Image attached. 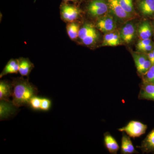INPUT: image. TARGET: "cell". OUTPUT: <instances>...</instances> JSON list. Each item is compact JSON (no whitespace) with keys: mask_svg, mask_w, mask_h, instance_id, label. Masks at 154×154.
Instances as JSON below:
<instances>
[{"mask_svg":"<svg viewBox=\"0 0 154 154\" xmlns=\"http://www.w3.org/2000/svg\"><path fill=\"white\" fill-rule=\"evenodd\" d=\"M152 52L153 54L154 57V48L152 50Z\"/></svg>","mask_w":154,"mask_h":154,"instance_id":"f546056e","label":"cell"},{"mask_svg":"<svg viewBox=\"0 0 154 154\" xmlns=\"http://www.w3.org/2000/svg\"><path fill=\"white\" fill-rule=\"evenodd\" d=\"M121 150V153L124 154H132L138 152L135 149L129 136L127 134H123L122 138Z\"/></svg>","mask_w":154,"mask_h":154,"instance_id":"9a60e30c","label":"cell"},{"mask_svg":"<svg viewBox=\"0 0 154 154\" xmlns=\"http://www.w3.org/2000/svg\"><path fill=\"white\" fill-rule=\"evenodd\" d=\"M81 11L75 6L67 3H63L60 6V15L66 22H73L80 17Z\"/></svg>","mask_w":154,"mask_h":154,"instance_id":"277c9868","label":"cell"},{"mask_svg":"<svg viewBox=\"0 0 154 154\" xmlns=\"http://www.w3.org/2000/svg\"><path fill=\"white\" fill-rule=\"evenodd\" d=\"M137 35L140 39H149L152 35V28L148 21H144L138 27Z\"/></svg>","mask_w":154,"mask_h":154,"instance_id":"2e32d148","label":"cell"},{"mask_svg":"<svg viewBox=\"0 0 154 154\" xmlns=\"http://www.w3.org/2000/svg\"><path fill=\"white\" fill-rule=\"evenodd\" d=\"M63 1H65V2H75L77 0H63Z\"/></svg>","mask_w":154,"mask_h":154,"instance_id":"f1b7e54d","label":"cell"},{"mask_svg":"<svg viewBox=\"0 0 154 154\" xmlns=\"http://www.w3.org/2000/svg\"><path fill=\"white\" fill-rule=\"evenodd\" d=\"M19 73L22 76L28 77L34 68L33 63L28 58L21 57L18 59Z\"/></svg>","mask_w":154,"mask_h":154,"instance_id":"4fadbf2b","label":"cell"},{"mask_svg":"<svg viewBox=\"0 0 154 154\" xmlns=\"http://www.w3.org/2000/svg\"><path fill=\"white\" fill-rule=\"evenodd\" d=\"M153 44L152 43H151V44L144 46V47L138 49L137 50L138 51H140V52H150V51H151L153 49Z\"/></svg>","mask_w":154,"mask_h":154,"instance_id":"83f0119b","label":"cell"},{"mask_svg":"<svg viewBox=\"0 0 154 154\" xmlns=\"http://www.w3.org/2000/svg\"><path fill=\"white\" fill-rule=\"evenodd\" d=\"M80 25L74 22H70L66 26L67 33L71 39L75 40L79 38Z\"/></svg>","mask_w":154,"mask_h":154,"instance_id":"d6986e66","label":"cell"},{"mask_svg":"<svg viewBox=\"0 0 154 154\" xmlns=\"http://www.w3.org/2000/svg\"><path fill=\"white\" fill-rule=\"evenodd\" d=\"M119 32L122 40L127 44L131 43L134 40L136 35L134 24L131 22L125 23L122 27Z\"/></svg>","mask_w":154,"mask_h":154,"instance_id":"52a82bcc","label":"cell"},{"mask_svg":"<svg viewBox=\"0 0 154 154\" xmlns=\"http://www.w3.org/2000/svg\"><path fill=\"white\" fill-rule=\"evenodd\" d=\"M99 39V34L96 28L82 39V43L87 46H91L96 44Z\"/></svg>","mask_w":154,"mask_h":154,"instance_id":"ffe728a7","label":"cell"},{"mask_svg":"<svg viewBox=\"0 0 154 154\" xmlns=\"http://www.w3.org/2000/svg\"><path fill=\"white\" fill-rule=\"evenodd\" d=\"M147 128V125L140 122L132 120L118 130L120 132L125 133L130 137L135 138L139 137L145 134Z\"/></svg>","mask_w":154,"mask_h":154,"instance_id":"7a4b0ae2","label":"cell"},{"mask_svg":"<svg viewBox=\"0 0 154 154\" xmlns=\"http://www.w3.org/2000/svg\"><path fill=\"white\" fill-rule=\"evenodd\" d=\"M109 10L108 1L106 0H91L87 6L88 14L93 17H102Z\"/></svg>","mask_w":154,"mask_h":154,"instance_id":"3957f363","label":"cell"},{"mask_svg":"<svg viewBox=\"0 0 154 154\" xmlns=\"http://www.w3.org/2000/svg\"><path fill=\"white\" fill-rule=\"evenodd\" d=\"M138 9L143 16H152L154 14V0H140Z\"/></svg>","mask_w":154,"mask_h":154,"instance_id":"7c38bea8","label":"cell"},{"mask_svg":"<svg viewBox=\"0 0 154 154\" xmlns=\"http://www.w3.org/2000/svg\"><path fill=\"white\" fill-rule=\"evenodd\" d=\"M13 87L12 102L17 107L29 106L33 97L37 96L38 91L36 87L22 77L14 79L12 82Z\"/></svg>","mask_w":154,"mask_h":154,"instance_id":"6da1fadb","label":"cell"},{"mask_svg":"<svg viewBox=\"0 0 154 154\" xmlns=\"http://www.w3.org/2000/svg\"><path fill=\"white\" fill-rule=\"evenodd\" d=\"M138 148L143 152L154 151V129L147 135Z\"/></svg>","mask_w":154,"mask_h":154,"instance_id":"ac0fdd59","label":"cell"},{"mask_svg":"<svg viewBox=\"0 0 154 154\" xmlns=\"http://www.w3.org/2000/svg\"><path fill=\"white\" fill-rule=\"evenodd\" d=\"M119 4L125 11L130 15H132L134 13L133 0H119Z\"/></svg>","mask_w":154,"mask_h":154,"instance_id":"7402d4cb","label":"cell"},{"mask_svg":"<svg viewBox=\"0 0 154 154\" xmlns=\"http://www.w3.org/2000/svg\"><path fill=\"white\" fill-rule=\"evenodd\" d=\"M95 27L91 23H86L80 28L79 34V38L82 40L90 32L95 29Z\"/></svg>","mask_w":154,"mask_h":154,"instance_id":"44dd1931","label":"cell"},{"mask_svg":"<svg viewBox=\"0 0 154 154\" xmlns=\"http://www.w3.org/2000/svg\"><path fill=\"white\" fill-rule=\"evenodd\" d=\"M19 72L18 59L10 60L0 75V78L9 74H17Z\"/></svg>","mask_w":154,"mask_h":154,"instance_id":"e0dca14e","label":"cell"},{"mask_svg":"<svg viewBox=\"0 0 154 154\" xmlns=\"http://www.w3.org/2000/svg\"><path fill=\"white\" fill-rule=\"evenodd\" d=\"M140 88L139 99L154 101V84L143 82Z\"/></svg>","mask_w":154,"mask_h":154,"instance_id":"30bf717a","label":"cell"},{"mask_svg":"<svg viewBox=\"0 0 154 154\" xmlns=\"http://www.w3.org/2000/svg\"><path fill=\"white\" fill-rule=\"evenodd\" d=\"M132 57L139 74L143 75L152 66L147 55L140 53H133Z\"/></svg>","mask_w":154,"mask_h":154,"instance_id":"5b68a950","label":"cell"},{"mask_svg":"<svg viewBox=\"0 0 154 154\" xmlns=\"http://www.w3.org/2000/svg\"><path fill=\"white\" fill-rule=\"evenodd\" d=\"M104 143L110 154H116L119 149V145L114 137L109 132L104 134Z\"/></svg>","mask_w":154,"mask_h":154,"instance_id":"5bb4252c","label":"cell"},{"mask_svg":"<svg viewBox=\"0 0 154 154\" xmlns=\"http://www.w3.org/2000/svg\"><path fill=\"white\" fill-rule=\"evenodd\" d=\"M51 105V101L50 99L47 98H42L40 110L45 111H48L50 109Z\"/></svg>","mask_w":154,"mask_h":154,"instance_id":"484cf974","label":"cell"},{"mask_svg":"<svg viewBox=\"0 0 154 154\" xmlns=\"http://www.w3.org/2000/svg\"><path fill=\"white\" fill-rule=\"evenodd\" d=\"M96 27L102 33H109L116 29V22L113 16L110 14L103 15L97 20Z\"/></svg>","mask_w":154,"mask_h":154,"instance_id":"8992f818","label":"cell"},{"mask_svg":"<svg viewBox=\"0 0 154 154\" xmlns=\"http://www.w3.org/2000/svg\"><path fill=\"white\" fill-rule=\"evenodd\" d=\"M13 87L12 83L6 81L0 82V100L11 101L10 98L13 95Z\"/></svg>","mask_w":154,"mask_h":154,"instance_id":"8fae6325","label":"cell"},{"mask_svg":"<svg viewBox=\"0 0 154 154\" xmlns=\"http://www.w3.org/2000/svg\"><path fill=\"white\" fill-rule=\"evenodd\" d=\"M41 99L42 98L40 97H37V96H34L30 100L29 106H30L33 110H40Z\"/></svg>","mask_w":154,"mask_h":154,"instance_id":"d4e9b609","label":"cell"},{"mask_svg":"<svg viewBox=\"0 0 154 154\" xmlns=\"http://www.w3.org/2000/svg\"><path fill=\"white\" fill-rule=\"evenodd\" d=\"M143 82L154 84V64L142 76Z\"/></svg>","mask_w":154,"mask_h":154,"instance_id":"603a6c76","label":"cell"},{"mask_svg":"<svg viewBox=\"0 0 154 154\" xmlns=\"http://www.w3.org/2000/svg\"><path fill=\"white\" fill-rule=\"evenodd\" d=\"M152 43L151 40L150 38L146 39H140L138 41L137 45V50L144 47L146 45L151 44Z\"/></svg>","mask_w":154,"mask_h":154,"instance_id":"4316f807","label":"cell"},{"mask_svg":"<svg viewBox=\"0 0 154 154\" xmlns=\"http://www.w3.org/2000/svg\"><path fill=\"white\" fill-rule=\"evenodd\" d=\"M115 30L112 32L105 33L103 36L102 46H113V36H114Z\"/></svg>","mask_w":154,"mask_h":154,"instance_id":"cb8c5ba5","label":"cell"},{"mask_svg":"<svg viewBox=\"0 0 154 154\" xmlns=\"http://www.w3.org/2000/svg\"><path fill=\"white\" fill-rule=\"evenodd\" d=\"M19 107L14 105L12 101L1 100L0 102V119L5 120L12 115H15Z\"/></svg>","mask_w":154,"mask_h":154,"instance_id":"ba28073f","label":"cell"},{"mask_svg":"<svg viewBox=\"0 0 154 154\" xmlns=\"http://www.w3.org/2000/svg\"></svg>","mask_w":154,"mask_h":154,"instance_id":"4dcf8cb0","label":"cell"},{"mask_svg":"<svg viewBox=\"0 0 154 154\" xmlns=\"http://www.w3.org/2000/svg\"><path fill=\"white\" fill-rule=\"evenodd\" d=\"M107 1L109 10L116 17L121 20H126L131 17V15L127 13L122 8L119 0H108Z\"/></svg>","mask_w":154,"mask_h":154,"instance_id":"9c48e42d","label":"cell"}]
</instances>
